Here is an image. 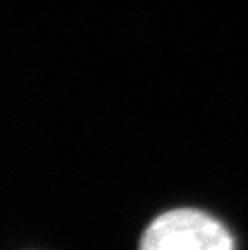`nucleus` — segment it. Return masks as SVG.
<instances>
[{
	"instance_id": "1",
	"label": "nucleus",
	"mask_w": 248,
	"mask_h": 250,
	"mask_svg": "<svg viewBox=\"0 0 248 250\" xmlns=\"http://www.w3.org/2000/svg\"><path fill=\"white\" fill-rule=\"evenodd\" d=\"M140 250H235L223 223L195 208H176L155 218L140 239Z\"/></svg>"
}]
</instances>
